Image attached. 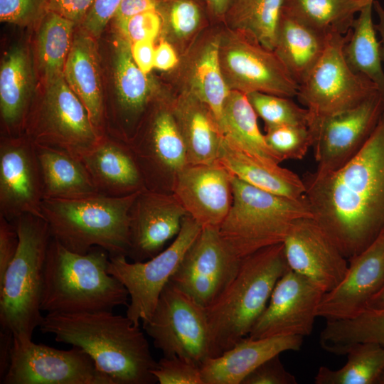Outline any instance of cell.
Wrapping results in <instances>:
<instances>
[{
  "instance_id": "6da1fadb",
  "label": "cell",
  "mask_w": 384,
  "mask_h": 384,
  "mask_svg": "<svg viewBox=\"0 0 384 384\" xmlns=\"http://www.w3.org/2000/svg\"><path fill=\"white\" fill-rule=\"evenodd\" d=\"M313 218L348 260L384 230V112L373 134L336 171L304 175Z\"/></svg>"
},
{
  "instance_id": "7a4b0ae2",
  "label": "cell",
  "mask_w": 384,
  "mask_h": 384,
  "mask_svg": "<svg viewBox=\"0 0 384 384\" xmlns=\"http://www.w3.org/2000/svg\"><path fill=\"white\" fill-rule=\"evenodd\" d=\"M57 342L80 347L112 384H154L157 363L139 326L112 311L47 313L39 326Z\"/></svg>"
},
{
  "instance_id": "3957f363",
  "label": "cell",
  "mask_w": 384,
  "mask_h": 384,
  "mask_svg": "<svg viewBox=\"0 0 384 384\" xmlns=\"http://www.w3.org/2000/svg\"><path fill=\"white\" fill-rule=\"evenodd\" d=\"M109 262L110 254L100 247L79 254L51 237L43 269L42 311L75 314L127 306L128 292L109 273Z\"/></svg>"
},
{
  "instance_id": "277c9868",
  "label": "cell",
  "mask_w": 384,
  "mask_h": 384,
  "mask_svg": "<svg viewBox=\"0 0 384 384\" xmlns=\"http://www.w3.org/2000/svg\"><path fill=\"white\" fill-rule=\"evenodd\" d=\"M283 242L242 260L227 287L206 308L210 358H216L247 337L265 310L279 279L289 270Z\"/></svg>"
},
{
  "instance_id": "5b68a950",
  "label": "cell",
  "mask_w": 384,
  "mask_h": 384,
  "mask_svg": "<svg viewBox=\"0 0 384 384\" xmlns=\"http://www.w3.org/2000/svg\"><path fill=\"white\" fill-rule=\"evenodd\" d=\"M139 192L120 197L96 193L73 198H46L41 213L51 236L69 250L85 254L100 247L110 256L127 257L130 210Z\"/></svg>"
},
{
  "instance_id": "8992f818",
  "label": "cell",
  "mask_w": 384,
  "mask_h": 384,
  "mask_svg": "<svg viewBox=\"0 0 384 384\" xmlns=\"http://www.w3.org/2000/svg\"><path fill=\"white\" fill-rule=\"evenodd\" d=\"M19 238L17 252L0 279L1 329L20 342L32 341L41 324V303L47 250L51 239L46 220L23 214L11 221Z\"/></svg>"
},
{
  "instance_id": "52a82bcc",
  "label": "cell",
  "mask_w": 384,
  "mask_h": 384,
  "mask_svg": "<svg viewBox=\"0 0 384 384\" xmlns=\"http://www.w3.org/2000/svg\"><path fill=\"white\" fill-rule=\"evenodd\" d=\"M233 202L219 233L239 258L284 242L293 223L313 218L304 195L290 198L257 188L232 175Z\"/></svg>"
},
{
  "instance_id": "ba28073f",
  "label": "cell",
  "mask_w": 384,
  "mask_h": 384,
  "mask_svg": "<svg viewBox=\"0 0 384 384\" xmlns=\"http://www.w3.org/2000/svg\"><path fill=\"white\" fill-rule=\"evenodd\" d=\"M350 31L328 33L321 58L299 85L297 97L309 110V122L353 108L378 92L370 79L346 62L343 48Z\"/></svg>"
},
{
  "instance_id": "9c48e42d",
  "label": "cell",
  "mask_w": 384,
  "mask_h": 384,
  "mask_svg": "<svg viewBox=\"0 0 384 384\" xmlns=\"http://www.w3.org/2000/svg\"><path fill=\"white\" fill-rule=\"evenodd\" d=\"M142 325L164 356H178L200 367L210 358L206 309L171 282Z\"/></svg>"
},
{
  "instance_id": "30bf717a",
  "label": "cell",
  "mask_w": 384,
  "mask_h": 384,
  "mask_svg": "<svg viewBox=\"0 0 384 384\" xmlns=\"http://www.w3.org/2000/svg\"><path fill=\"white\" fill-rule=\"evenodd\" d=\"M201 229L187 214L174 242L151 259L130 262L125 255L110 256L108 272L127 289L129 302L126 316L135 325L149 319L164 287Z\"/></svg>"
},
{
  "instance_id": "8fae6325",
  "label": "cell",
  "mask_w": 384,
  "mask_h": 384,
  "mask_svg": "<svg viewBox=\"0 0 384 384\" xmlns=\"http://www.w3.org/2000/svg\"><path fill=\"white\" fill-rule=\"evenodd\" d=\"M232 31L220 36L219 48L220 65L230 90L297 97L299 84L274 51L244 33Z\"/></svg>"
},
{
  "instance_id": "7c38bea8",
  "label": "cell",
  "mask_w": 384,
  "mask_h": 384,
  "mask_svg": "<svg viewBox=\"0 0 384 384\" xmlns=\"http://www.w3.org/2000/svg\"><path fill=\"white\" fill-rule=\"evenodd\" d=\"M46 85L32 129L26 136L35 144L62 149L79 157L94 146L102 135L92 124L86 108L63 74Z\"/></svg>"
},
{
  "instance_id": "4fadbf2b",
  "label": "cell",
  "mask_w": 384,
  "mask_h": 384,
  "mask_svg": "<svg viewBox=\"0 0 384 384\" xmlns=\"http://www.w3.org/2000/svg\"><path fill=\"white\" fill-rule=\"evenodd\" d=\"M3 384H112L80 347L60 350L14 338L9 368Z\"/></svg>"
},
{
  "instance_id": "5bb4252c",
  "label": "cell",
  "mask_w": 384,
  "mask_h": 384,
  "mask_svg": "<svg viewBox=\"0 0 384 384\" xmlns=\"http://www.w3.org/2000/svg\"><path fill=\"white\" fill-rule=\"evenodd\" d=\"M384 112V97L378 92L358 105L310 122L316 172L336 171L366 144Z\"/></svg>"
},
{
  "instance_id": "9a60e30c",
  "label": "cell",
  "mask_w": 384,
  "mask_h": 384,
  "mask_svg": "<svg viewBox=\"0 0 384 384\" xmlns=\"http://www.w3.org/2000/svg\"><path fill=\"white\" fill-rule=\"evenodd\" d=\"M242 260L223 241L219 228H203L169 282L206 309L235 277Z\"/></svg>"
},
{
  "instance_id": "2e32d148",
  "label": "cell",
  "mask_w": 384,
  "mask_h": 384,
  "mask_svg": "<svg viewBox=\"0 0 384 384\" xmlns=\"http://www.w3.org/2000/svg\"><path fill=\"white\" fill-rule=\"evenodd\" d=\"M324 294L314 283L289 269L276 283L267 306L247 337L309 336Z\"/></svg>"
},
{
  "instance_id": "e0dca14e",
  "label": "cell",
  "mask_w": 384,
  "mask_h": 384,
  "mask_svg": "<svg viewBox=\"0 0 384 384\" xmlns=\"http://www.w3.org/2000/svg\"><path fill=\"white\" fill-rule=\"evenodd\" d=\"M144 136L128 146L146 189L171 193L178 174L188 164L186 148L171 104L156 110Z\"/></svg>"
},
{
  "instance_id": "ac0fdd59",
  "label": "cell",
  "mask_w": 384,
  "mask_h": 384,
  "mask_svg": "<svg viewBox=\"0 0 384 384\" xmlns=\"http://www.w3.org/2000/svg\"><path fill=\"white\" fill-rule=\"evenodd\" d=\"M43 181L36 144L26 135L0 143V215L12 221L23 214L43 217Z\"/></svg>"
},
{
  "instance_id": "d6986e66",
  "label": "cell",
  "mask_w": 384,
  "mask_h": 384,
  "mask_svg": "<svg viewBox=\"0 0 384 384\" xmlns=\"http://www.w3.org/2000/svg\"><path fill=\"white\" fill-rule=\"evenodd\" d=\"M283 245L290 270L309 279L324 293L343 279L348 261L313 218L297 220Z\"/></svg>"
},
{
  "instance_id": "ffe728a7",
  "label": "cell",
  "mask_w": 384,
  "mask_h": 384,
  "mask_svg": "<svg viewBox=\"0 0 384 384\" xmlns=\"http://www.w3.org/2000/svg\"><path fill=\"white\" fill-rule=\"evenodd\" d=\"M348 261L343 279L323 294L317 317L326 321L348 319L367 309L384 284V230L369 247Z\"/></svg>"
},
{
  "instance_id": "44dd1931",
  "label": "cell",
  "mask_w": 384,
  "mask_h": 384,
  "mask_svg": "<svg viewBox=\"0 0 384 384\" xmlns=\"http://www.w3.org/2000/svg\"><path fill=\"white\" fill-rule=\"evenodd\" d=\"M186 215L173 193L140 191L130 210L127 257L132 262H143L156 256L178 234Z\"/></svg>"
},
{
  "instance_id": "7402d4cb",
  "label": "cell",
  "mask_w": 384,
  "mask_h": 384,
  "mask_svg": "<svg viewBox=\"0 0 384 384\" xmlns=\"http://www.w3.org/2000/svg\"><path fill=\"white\" fill-rule=\"evenodd\" d=\"M232 175L218 161L188 164L177 176L172 193L202 228H218L233 202Z\"/></svg>"
},
{
  "instance_id": "603a6c76",
  "label": "cell",
  "mask_w": 384,
  "mask_h": 384,
  "mask_svg": "<svg viewBox=\"0 0 384 384\" xmlns=\"http://www.w3.org/2000/svg\"><path fill=\"white\" fill-rule=\"evenodd\" d=\"M97 193L120 197L146 189L139 167L128 144L106 136L78 157Z\"/></svg>"
},
{
  "instance_id": "cb8c5ba5",
  "label": "cell",
  "mask_w": 384,
  "mask_h": 384,
  "mask_svg": "<svg viewBox=\"0 0 384 384\" xmlns=\"http://www.w3.org/2000/svg\"><path fill=\"white\" fill-rule=\"evenodd\" d=\"M303 337L279 336L258 339L247 336L216 358H208L201 370L204 384H241L245 377L272 357L299 351Z\"/></svg>"
},
{
  "instance_id": "d4e9b609",
  "label": "cell",
  "mask_w": 384,
  "mask_h": 384,
  "mask_svg": "<svg viewBox=\"0 0 384 384\" xmlns=\"http://www.w3.org/2000/svg\"><path fill=\"white\" fill-rule=\"evenodd\" d=\"M171 107L186 148L188 164L218 161L223 135L209 107L186 90Z\"/></svg>"
},
{
  "instance_id": "484cf974",
  "label": "cell",
  "mask_w": 384,
  "mask_h": 384,
  "mask_svg": "<svg viewBox=\"0 0 384 384\" xmlns=\"http://www.w3.org/2000/svg\"><path fill=\"white\" fill-rule=\"evenodd\" d=\"M218 161L231 175L261 190L290 198L304 195L305 185L297 174L242 150L224 137Z\"/></svg>"
},
{
  "instance_id": "4316f807",
  "label": "cell",
  "mask_w": 384,
  "mask_h": 384,
  "mask_svg": "<svg viewBox=\"0 0 384 384\" xmlns=\"http://www.w3.org/2000/svg\"><path fill=\"white\" fill-rule=\"evenodd\" d=\"M63 76L84 105L94 127L103 135L105 104L102 81L95 43L90 36L81 33L75 36Z\"/></svg>"
},
{
  "instance_id": "83f0119b",
  "label": "cell",
  "mask_w": 384,
  "mask_h": 384,
  "mask_svg": "<svg viewBox=\"0 0 384 384\" xmlns=\"http://www.w3.org/2000/svg\"><path fill=\"white\" fill-rule=\"evenodd\" d=\"M33 87L31 61L26 50L14 47L4 57L0 69V110L8 137H16L27 114Z\"/></svg>"
},
{
  "instance_id": "f1b7e54d",
  "label": "cell",
  "mask_w": 384,
  "mask_h": 384,
  "mask_svg": "<svg viewBox=\"0 0 384 384\" xmlns=\"http://www.w3.org/2000/svg\"><path fill=\"white\" fill-rule=\"evenodd\" d=\"M327 35L282 11L274 51L299 85L321 58Z\"/></svg>"
},
{
  "instance_id": "f546056e",
  "label": "cell",
  "mask_w": 384,
  "mask_h": 384,
  "mask_svg": "<svg viewBox=\"0 0 384 384\" xmlns=\"http://www.w3.org/2000/svg\"><path fill=\"white\" fill-rule=\"evenodd\" d=\"M44 198H73L98 193L80 159L57 148L36 144Z\"/></svg>"
},
{
  "instance_id": "4dcf8cb0",
  "label": "cell",
  "mask_w": 384,
  "mask_h": 384,
  "mask_svg": "<svg viewBox=\"0 0 384 384\" xmlns=\"http://www.w3.org/2000/svg\"><path fill=\"white\" fill-rule=\"evenodd\" d=\"M257 115L247 95L230 90L225 100L220 130L223 137L233 145L264 160L278 164L279 157L267 145L260 132Z\"/></svg>"
},
{
  "instance_id": "1f68e13d",
  "label": "cell",
  "mask_w": 384,
  "mask_h": 384,
  "mask_svg": "<svg viewBox=\"0 0 384 384\" xmlns=\"http://www.w3.org/2000/svg\"><path fill=\"white\" fill-rule=\"evenodd\" d=\"M220 36L208 38L197 50L190 65L188 89L186 90L209 107L220 129L230 92L219 60Z\"/></svg>"
},
{
  "instance_id": "d6a6232c",
  "label": "cell",
  "mask_w": 384,
  "mask_h": 384,
  "mask_svg": "<svg viewBox=\"0 0 384 384\" xmlns=\"http://www.w3.org/2000/svg\"><path fill=\"white\" fill-rule=\"evenodd\" d=\"M114 74L116 106L121 120L127 125L146 108L151 90L146 74L133 58L132 43L122 36L115 45Z\"/></svg>"
},
{
  "instance_id": "836d02e7",
  "label": "cell",
  "mask_w": 384,
  "mask_h": 384,
  "mask_svg": "<svg viewBox=\"0 0 384 384\" xmlns=\"http://www.w3.org/2000/svg\"><path fill=\"white\" fill-rule=\"evenodd\" d=\"M375 0H370L358 12L344 48V56L351 68L370 79L384 97V70L380 44L373 21Z\"/></svg>"
},
{
  "instance_id": "e575fe53",
  "label": "cell",
  "mask_w": 384,
  "mask_h": 384,
  "mask_svg": "<svg viewBox=\"0 0 384 384\" xmlns=\"http://www.w3.org/2000/svg\"><path fill=\"white\" fill-rule=\"evenodd\" d=\"M284 0H233L224 21L274 50Z\"/></svg>"
},
{
  "instance_id": "d590c367",
  "label": "cell",
  "mask_w": 384,
  "mask_h": 384,
  "mask_svg": "<svg viewBox=\"0 0 384 384\" xmlns=\"http://www.w3.org/2000/svg\"><path fill=\"white\" fill-rule=\"evenodd\" d=\"M370 0H284L282 11L324 33H347Z\"/></svg>"
},
{
  "instance_id": "8d00e7d4",
  "label": "cell",
  "mask_w": 384,
  "mask_h": 384,
  "mask_svg": "<svg viewBox=\"0 0 384 384\" xmlns=\"http://www.w3.org/2000/svg\"><path fill=\"white\" fill-rule=\"evenodd\" d=\"M374 342L384 347V309H366L348 319L326 321L319 335L323 349L345 355L353 344Z\"/></svg>"
},
{
  "instance_id": "74e56055",
  "label": "cell",
  "mask_w": 384,
  "mask_h": 384,
  "mask_svg": "<svg viewBox=\"0 0 384 384\" xmlns=\"http://www.w3.org/2000/svg\"><path fill=\"white\" fill-rule=\"evenodd\" d=\"M347 361L337 370L321 366L316 384H377L384 370V347L374 342L358 343L347 351Z\"/></svg>"
},
{
  "instance_id": "f35d334b",
  "label": "cell",
  "mask_w": 384,
  "mask_h": 384,
  "mask_svg": "<svg viewBox=\"0 0 384 384\" xmlns=\"http://www.w3.org/2000/svg\"><path fill=\"white\" fill-rule=\"evenodd\" d=\"M75 24L51 11H48L41 19L38 35V53L40 68L46 82L63 74Z\"/></svg>"
},
{
  "instance_id": "ab89813d",
  "label": "cell",
  "mask_w": 384,
  "mask_h": 384,
  "mask_svg": "<svg viewBox=\"0 0 384 384\" xmlns=\"http://www.w3.org/2000/svg\"><path fill=\"white\" fill-rule=\"evenodd\" d=\"M157 9L163 25L179 41L193 36L209 16L204 0H160Z\"/></svg>"
},
{
  "instance_id": "60d3db41",
  "label": "cell",
  "mask_w": 384,
  "mask_h": 384,
  "mask_svg": "<svg viewBox=\"0 0 384 384\" xmlns=\"http://www.w3.org/2000/svg\"><path fill=\"white\" fill-rule=\"evenodd\" d=\"M246 95L257 115L265 122V127L309 126V110L296 104L290 97L260 92Z\"/></svg>"
},
{
  "instance_id": "b9f144b4",
  "label": "cell",
  "mask_w": 384,
  "mask_h": 384,
  "mask_svg": "<svg viewBox=\"0 0 384 384\" xmlns=\"http://www.w3.org/2000/svg\"><path fill=\"white\" fill-rule=\"evenodd\" d=\"M265 130L267 145L282 161L303 159L312 146V134L307 126H270L265 127Z\"/></svg>"
},
{
  "instance_id": "7bdbcfd3",
  "label": "cell",
  "mask_w": 384,
  "mask_h": 384,
  "mask_svg": "<svg viewBox=\"0 0 384 384\" xmlns=\"http://www.w3.org/2000/svg\"><path fill=\"white\" fill-rule=\"evenodd\" d=\"M152 373L160 384H204L201 367L178 356H164Z\"/></svg>"
},
{
  "instance_id": "ee69618b",
  "label": "cell",
  "mask_w": 384,
  "mask_h": 384,
  "mask_svg": "<svg viewBox=\"0 0 384 384\" xmlns=\"http://www.w3.org/2000/svg\"><path fill=\"white\" fill-rule=\"evenodd\" d=\"M114 25L122 36L132 44L142 40L154 41L162 28L163 19L159 10L154 9L116 22Z\"/></svg>"
},
{
  "instance_id": "f6af8a7d",
  "label": "cell",
  "mask_w": 384,
  "mask_h": 384,
  "mask_svg": "<svg viewBox=\"0 0 384 384\" xmlns=\"http://www.w3.org/2000/svg\"><path fill=\"white\" fill-rule=\"evenodd\" d=\"M47 12V0H0L1 22L28 26Z\"/></svg>"
},
{
  "instance_id": "bcb514c9",
  "label": "cell",
  "mask_w": 384,
  "mask_h": 384,
  "mask_svg": "<svg viewBox=\"0 0 384 384\" xmlns=\"http://www.w3.org/2000/svg\"><path fill=\"white\" fill-rule=\"evenodd\" d=\"M295 376L286 370L279 355L265 361L242 380L241 384H297Z\"/></svg>"
},
{
  "instance_id": "7dc6e473",
  "label": "cell",
  "mask_w": 384,
  "mask_h": 384,
  "mask_svg": "<svg viewBox=\"0 0 384 384\" xmlns=\"http://www.w3.org/2000/svg\"><path fill=\"white\" fill-rule=\"evenodd\" d=\"M122 0H95L81 22L85 31L99 37L108 23L113 19Z\"/></svg>"
},
{
  "instance_id": "c3c4849f",
  "label": "cell",
  "mask_w": 384,
  "mask_h": 384,
  "mask_svg": "<svg viewBox=\"0 0 384 384\" xmlns=\"http://www.w3.org/2000/svg\"><path fill=\"white\" fill-rule=\"evenodd\" d=\"M18 242V235L14 223L0 215V279L14 259Z\"/></svg>"
},
{
  "instance_id": "681fc988",
  "label": "cell",
  "mask_w": 384,
  "mask_h": 384,
  "mask_svg": "<svg viewBox=\"0 0 384 384\" xmlns=\"http://www.w3.org/2000/svg\"><path fill=\"white\" fill-rule=\"evenodd\" d=\"M95 0H47V11L75 23L82 22Z\"/></svg>"
},
{
  "instance_id": "f907efd6",
  "label": "cell",
  "mask_w": 384,
  "mask_h": 384,
  "mask_svg": "<svg viewBox=\"0 0 384 384\" xmlns=\"http://www.w3.org/2000/svg\"><path fill=\"white\" fill-rule=\"evenodd\" d=\"M160 0H122L113 18L114 23L142 12L157 9Z\"/></svg>"
},
{
  "instance_id": "816d5d0a",
  "label": "cell",
  "mask_w": 384,
  "mask_h": 384,
  "mask_svg": "<svg viewBox=\"0 0 384 384\" xmlns=\"http://www.w3.org/2000/svg\"><path fill=\"white\" fill-rule=\"evenodd\" d=\"M154 52L153 40H142L132 44V53L138 67L149 73L154 66Z\"/></svg>"
},
{
  "instance_id": "f5cc1de1",
  "label": "cell",
  "mask_w": 384,
  "mask_h": 384,
  "mask_svg": "<svg viewBox=\"0 0 384 384\" xmlns=\"http://www.w3.org/2000/svg\"><path fill=\"white\" fill-rule=\"evenodd\" d=\"M178 62L177 54L171 45L161 41L155 49L154 68L161 70H169L174 68Z\"/></svg>"
},
{
  "instance_id": "db71d44e",
  "label": "cell",
  "mask_w": 384,
  "mask_h": 384,
  "mask_svg": "<svg viewBox=\"0 0 384 384\" xmlns=\"http://www.w3.org/2000/svg\"><path fill=\"white\" fill-rule=\"evenodd\" d=\"M14 346V336L11 332L0 331V381L6 374L11 361Z\"/></svg>"
},
{
  "instance_id": "11a10c76",
  "label": "cell",
  "mask_w": 384,
  "mask_h": 384,
  "mask_svg": "<svg viewBox=\"0 0 384 384\" xmlns=\"http://www.w3.org/2000/svg\"><path fill=\"white\" fill-rule=\"evenodd\" d=\"M209 16L219 21H224L233 0H204Z\"/></svg>"
},
{
  "instance_id": "9f6ffc18",
  "label": "cell",
  "mask_w": 384,
  "mask_h": 384,
  "mask_svg": "<svg viewBox=\"0 0 384 384\" xmlns=\"http://www.w3.org/2000/svg\"><path fill=\"white\" fill-rule=\"evenodd\" d=\"M373 9L378 18V21L375 24V27L380 37L379 41L380 44V55L382 61L384 63V8L378 0H375L373 2Z\"/></svg>"
},
{
  "instance_id": "6f0895ef",
  "label": "cell",
  "mask_w": 384,
  "mask_h": 384,
  "mask_svg": "<svg viewBox=\"0 0 384 384\" xmlns=\"http://www.w3.org/2000/svg\"><path fill=\"white\" fill-rule=\"evenodd\" d=\"M367 309H384V284L378 292L369 301Z\"/></svg>"
},
{
  "instance_id": "680465c9",
  "label": "cell",
  "mask_w": 384,
  "mask_h": 384,
  "mask_svg": "<svg viewBox=\"0 0 384 384\" xmlns=\"http://www.w3.org/2000/svg\"><path fill=\"white\" fill-rule=\"evenodd\" d=\"M377 384H384V370L380 375Z\"/></svg>"
}]
</instances>
